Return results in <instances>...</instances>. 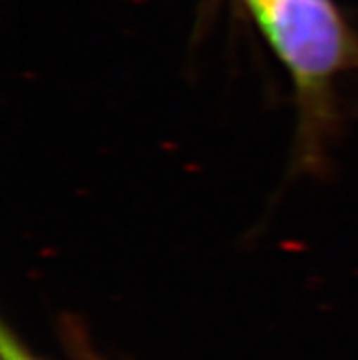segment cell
I'll list each match as a JSON object with an SVG mask.
<instances>
[{"mask_svg": "<svg viewBox=\"0 0 358 360\" xmlns=\"http://www.w3.org/2000/svg\"><path fill=\"white\" fill-rule=\"evenodd\" d=\"M245 2H247V6H249V8H252V6H256V4H260V2H263V0H245Z\"/></svg>", "mask_w": 358, "mask_h": 360, "instance_id": "3957f363", "label": "cell"}, {"mask_svg": "<svg viewBox=\"0 0 358 360\" xmlns=\"http://www.w3.org/2000/svg\"><path fill=\"white\" fill-rule=\"evenodd\" d=\"M250 11L290 79L296 165L320 172L338 127L336 84L358 73V37L333 0H263Z\"/></svg>", "mask_w": 358, "mask_h": 360, "instance_id": "6da1fadb", "label": "cell"}, {"mask_svg": "<svg viewBox=\"0 0 358 360\" xmlns=\"http://www.w3.org/2000/svg\"><path fill=\"white\" fill-rule=\"evenodd\" d=\"M0 359L2 360H39L9 328L0 331Z\"/></svg>", "mask_w": 358, "mask_h": 360, "instance_id": "7a4b0ae2", "label": "cell"}]
</instances>
